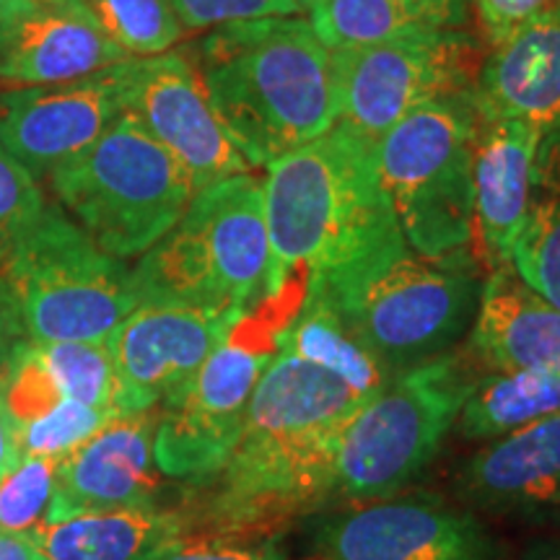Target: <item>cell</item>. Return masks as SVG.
Listing matches in <instances>:
<instances>
[{"mask_svg":"<svg viewBox=\"0 0 560 560\" xmlns=\"http://www.w3.org/2000/svg\"><path fill=\"white\" fill-rule=\"evenodd\" d=\"M472 0H304V13L330 50L405 32L462 30Z\"/></svg>","mask_w":560,"mask_h":560,"instance_id":"23","label":"cell"},{"mask_svg":"<svg viewBox=\"0 0 560 560\" xmlns=\"http://www.w3.org/2000/svg\"><path fill=\"white\" fill-rule=\"evenodd\" d=\"M153 560H285L278 537L210 535L182 537L177 545Z\"/></svg>","mask_w":560,"mask_h":560,"instance_id":"33","label":"cell"},{"mask_svg":"<svg viewBox=\"0 0 560 560\" xmlns=\"http://www.w3.org/2000/svg\"><path fill=\"white\" fill-rule=\"evenodd\" d=\"M39 3H79V0H39Z\"/></svg>","mask_w":560,"mask_h":560,"instance_id":"40","label":"cell"},{"mask_svg":"<svg viewBox=\"0 0 560 560\" xmlns=\"http://www.w3.org/2000/svg\"><path fill=\"white\" fill-rule=\"evenodd\" d=\"M511 268L532 291L560 310V202H535L520 240L511 249Z\"/></svg>","mask_w":560,"mask_h":560,"instance_id":"28","label":"cell"},{"mask_svg":"<svg viewBox=\"0 0 560 560\" xmlns=\"http://www.w3.org/2000/svg\"><path fill=\"white\" fill-rule=\"evenodd\" d=\"M39 0H0V30L9 26L11 21H16L30 13L32 9H37Z\"/></svg>","mask_w":560,"mask_h":560,"instance_id":"38","label":"cell"},{"mask_svg":"<svg viewBox=\"0 0 560 560\" xmlns=\"http://www.w3.org/2000/svg\"><path fill=\"white\" fill-rule=\"evenodd\" d=\"M560 410V374L552 371H488L462 408L459 436L490 441Z\"/></svg>","mask_w":560,"mask_h":560,"instance_id":"25","label":"cell"},{"mask_svg":"<svg viewBox=\"0 0 560 560\" xmlns=\"http://www.w3.org/2000/svg\"><path fill=\"white\" fill-rule=\"evenodd\" d=\"M172 5L185 32L219 30L234 21L304 13V0H172Z\"/></svg>","mask_w":560,"mask_h":560,"instance_id":"32","label":"cell"},{"mask_svg":"<svg viewBox=\"0 0 560 560\" xmlns=\"http://www.w3.org/2000/svg\"><path fill=\"white\" fill-rule=\"evenodd\" d=\"M26 338L24 322H21V314L16 310V301L5 289V283L0 280V369L9 363V359L16 353V348Z\"/></svg>","mask_w":560,"mask_h":560,"instance_id":"35","label":"cell"},{"mask_svg":"<svg viewBox=\"0 0 560 560\" xmlns=\"http://www.w3.org/2000/svg\"><path fill=\"white\" fill-rule=\"evenodd\" d=\"M278 348L289 350L314 366L330 371L361 400L392 380L389 369L359 338H353L325 301L306 293L296 319L278 335Z\"/></svg>","mask_w":560,"mask_h":560,"instance_id":"24","label":"cell"},{"mask_svg":"<svg viewBox=\"0 0 560 560\" xmlns=\"http://www.w3.org/2000/svg\"><path fill=\"white\" fill-rule=\"evenodd\" d=\"M100 26L130 58H156L185 37L172 0H83Z\"/></svg>","mask_w":560,"mask_h":560,"instance_id":"27","label":"cell"},{"mask_svg":"<svg viewBox=\"0 0 560 560\" xmlns=\"http://www.w3.org/2000/svg\"><path fill=\"white\" fill-rule=\"evenodd\" d=\"M516 560H560V542L535 545V548L522 552V556Z\"/></svg>","mask_w":560,"mask_h":560,"instance_id":"39","label":"cell"},{"mask_svg":"<svg viewBox=\"0 0 560 560\" xmlns=\"http://www.w3.org/2000/svg\"><path fill=\"white\" fill-rule=\"evenodd\" d=\"M457 493L490 514L560 506V410L490 439L459 470Z\"/></svg>","mask_w":560,"mask_h":560,"instance_id":"20","label":"cell"},{"mask_svg":"<svg viewBox=\"0 0 560 560\" xmlns=\"http://www.w3.org/2000/svg\"><path fill=\"white\" fill-rule=\"evenodd\" d=\"M130 60L89 79L0 94V145L34 174L81 156L125 112Z\"/></svg>","mask_w":560,"mask_h":560,"instance_id":"14","label":"cell"},{"mask_svg":"<svg viewBox=\"0 0 560 560\" xmlns=\"http://www.w3.org/2000/svg\"><path fill=\"white\" fill-rule=\"evenodd\" d=\"M58 459L21 454L0 480V535H26L45 522L52 499Z\"/></svg>","mask_w":560,"mask_h":560,"instance_id":"29","label":"cell"},{"mask_svg":"<svg viewBox=\"0 0 560 560\" xmlns=\"http://www.w3.org/2000/svg\"><path fill=\"white\" fill-rule=\"evenodd\" d=\"M32 342L34 355L62 397L89 408L120 416L117 410V371L107 340L102 342Z\"/></svg>","mask_w":560,"mask_h":560,"instance_id":"26","label":"cell"},{"mask_svg":"<svg viewBox=\"0 0 560 560\" xmlns=\"http://www.w3.org/2000/svg\"><path fill=\"white\" fill-rule=\"evenodd\" d=\"M472 100L482 122L514 120L542 136L560 128V3L493 45L475 81Z\"/></svg>","mask_w":560,"mask_h":560,"instance_id":"18","label":"cell"},{"mask_svg":"<svg viewBox=\"0 0 560 560\" xmlns=\"http://www.w3.org/2000/svg\"><path fill=\"white\" fill-rule=\"evenodd\" d=\"M265 170L270 291L293 270L319 276L400 229L380 177L376 140L346 122L338 120Z\"/></svg>","mask_w":560,"mask_h":560,"instance_id":"4","label":"cell"},{"mask_svg":"<svg viewBox=\"0 0 560 560\" xmlns=\"http://www.w3.org/2000/svg\"><path fill=\"white\" fill-rule=\"evenodd\" d=\"M363 400L330 371L280 350L257 382L242 436L210 488L202 522L215 535L278 537L335 501L340 431Z\"/></svg>","mask_w":560,"mask_h":560,"instance_id":"1","label":"cell"},{"mask_svg":"<svg viewBox=\"0 0 560 560\" xmlns=\"http://www.w3.org/2000/svg\"><path fill=\"white\" fill-rule=\"evenodd\" d=\"M0 280L34 342H102L138 306L130 270L55 206L0 262Z\"/></svg>","mask_w":560,"mask_h":560,"instance_id":"10","label":"cell"},{"mask_svg":"<svg viewBox=\"0 0 560 560\" xmlns=\"http://www.w3.org/2000/svg\"><path fill=\"white\" fill-rule=\"evenodd\" d=\"M475 55V42L459 30L405 32L338 47V120L376 140L412 109L472 91Z\"/></svg>","mask_w":560,"mask_h":560,"instance_id":"11","label":"cell"},{"mask_svg":"<svg viewBox=\"0 0 560 560\" xmlns=\"http://www.w3.org/2000/svg\"><path fill=\"white\" fill-rule=\"evenodd\" d=\"M480 122L472 91H467L412 109L376 138L380 177L405 242L431 260L472 242Z\"/></svg>","mask_w":560,"mask_h":560,"instance_id":"9","label":"cell"},{"mask_svg":"<svg viewBox=\"0 0 560 560\" xmlns=\"http://www.w3.org/2000/svg\"><path fill=\"white\" fill-rule=\"evenodd\" d=\"M490 45H499L516 26L552 5V0H472Z\"/></svg>","mask_w":560,"mask_h":560,"instance_id":"34","label":"cell"},{"mask_svg":"<svg viewBox=\"0 0 560 560\" xmlns=\"http://www.w3.org/2000/svg\"><path fill=\"white\" fill-rule=\"evenodd\" d=\"M480 291L470 252L431 260L408 247L400 229L310 278V296L325 301L392 376L452 353L472 327Z\"/></svg>","mask_w":560,"mask_h":560,"instance_id":"3","label":"cell"},{"mask_svg":"<svg viewBox=\"0 0 560 560\" xmlns=\"http://www.w3.org/2000/svg\"><path fill=\"white\" fill-rule=\"evenodd\" d=\"M478 376L467 355L444 353L395 374L366 397L340 431L335 499H387L418 478L457 425Z\"/></svg>","mask_w":560,"mask_h":560,"instance_id":"7","label":"cell"},{"mask_svg":"<svg viewBox=\"0 0 560 560\" xmlns=\"http://www.w3.org/2000/svg\"><path fill=\"white\" fill-rule=\"evenodd\" d=\"M306 301L301 283H283L231 327L226 340L174 389L159 412L153 459L164 478L210 482L242 436L252 392L278 353V335Z\"/></svg>","mask_w":560,"mask_h":560,"instance_id":"6","label":"cell"},{"mask_svg":"<svg viewBox=\"0 0 560 560\" xmlns=\"http://www.w3.org/2000/svg\"><path fill=\"white\" fill-rule=\"evenodd\" d=\"M45 206L34 174L0 145V262L32 229Z\"/></svg>","mask_w":560,"mask_h":560,"instance_id":"31","label":"cell"},{"mask_svg":"<svg viewBox=\"0 0 560 560\" xmlns=\"http://www.w3.org/2000/svg\"><path fill=\"white\" fill-rule=\"evenodd\" d=\"M47 179L96 247L117 260L164 240L198 192L185 166L130 112Z\"/></svg>","mask_w":560,"mask_h":560,"instance_id":"8","label":"cell"},{"mask_svg":"<svg viewBox=\"0 0 560 560\" xmlns=\"http://www.w3.org/2000/svg\"><path fill=\"white\" fill-rule=\"evenodd\" d=\"M130 60L86 3H39L0 30V81L52 86Z\"/></svg>","mask_w":560,"mask_h":560,"instance_id":"17","label":"cell"},{"mask_svg":"<svg viewBox=\"0 0 560 560\" xmlns=\"http://www.w3.org/2000/svg\"><path fill=\"white\" fill-rule=\"evenodd\" d=\"M301 560H490V537L470 509L395 493L317 516Z\"/></svg>","mask_w":560,"mask_h":560,"instance_id":"12","label":"cell"},{"mask_svg":"<svg viewBox=\"0 0 560 560\" xmlns=\"http://www.w3.org/2000/svg\"><path fill=\"white\" fill-rule=\"evenodd\" d=\"M465 355L488 371L560 374V310L532 291L511 265L490 270Z\"/></svg>","mask_w":560,"mask_h":560,"instance_id":"21","label":"cell"},{"mask_svg":"<svg viewBox=\"0 0 560 560\" xmlns=\"http://www.w3.org/2000/svg\"><path fill=\"white\" fill-rule=\"evenodd\" d=\"M190 516L132 506L42 522L26 537L50 560H153L190 532Z\"/></svg>","mask_w":560,"mask_h":560,"instance_id":"22","label":"cell"},{"mask_svg":"<svg viewBox=\"0 0 560 560\" xmlns=\"http://www.w3.org/2000/svg\"><path fill=\"white\" fill-rule=\"evenodd\" d=\"M112 418L115 416L109 412L94 410L89 405L70 400V397H60L45 412L16 425L19 452L60 459L89 436H94Z\"/></svg>","mask_w":560,"mask_h":560,"instance_id":"30","label":"cell"},{"mask_svg":"<svg viewBox=\"0 0 560 560\" xmlns=\"http://www.w3.org/2000/svg\"><path fill=\"white\" fill-rule=\"evenodd\" d=\"M472 170V242L488 270L511 260L524 223L535 208L537 151L542 132L514 120L482 122Z\"/></svg>","mask_w":560,"mask_h":560,"instance_id":"19","label":"cell"},{"mask_svg":"<svg viewBox=\"0 0 560 560\" xmlns=\"http://www.w3.org/2000/svg\"><path fill=\"white\" fill-rule=\"evenodd\" d=\"M156 423L153 410L122 412L60 457L45 522L89 511L156 506L161 486L153 459Z\"/></svg>","mask_w":560,"mask_h":560,"instance_id":"16","label":"cell"},{"mask_svg":"<svg viewBox=\"0 0 560 560\" xmlns=\"http://www.w3.org/2000/svg\"><path fill=\"white\" fill-rule=\"evenodd\" d=\"M125 112L185 166L198 190L252 172L210 102L190 52L170 50L156 58H132Z\"/></svg>","mask_w":560,"mask_h":560,"instance_id":"13","label":"cell"},{"mask_svg":"<svg viewBox=\"0 0 560 560\" xmlns=\"http://www.w3.org/2000/svg\"><path fill=\"white\" fill-rule=\"evenodd\" d=\"M0 560H50L26 535H0Z\"/></svg>","mask_w":560,"mask_h":560,"instance_id":"37","label":"cell"},{"mask_svg":"<svg viewBox=\"0 0 560 560\" xmlns=\"http://www.w3.org/2000/svg\"><path fill=\"white\" fill-rule=\"evenodd\" d=\"M234 322L187 306L138 304L107 338L120 416L164 402L226 340Z\"/></svg>","mask_w":560,"mask_h":560,"instance_id":"15","label":"cell"},{"mask_svg":"<svg viewBox=\"0 0 560 560\" xmlns=\"http://www.w3.org/2000/svg\"><path fill=\"white\" fill-rule=\"evenodd\" d=\"M192 58L252 170L301 149L338 122L332 50L306 19L223 24L200 42Z\"/></svg>","mask_w":560,"mask_h":560,"instance_id":"2","label":"cell"},{"mask_svg":"<svg viewBox=\"0 0 560 560\" xmlns=\"http://www.w3.org/2000/svg\"><path fill=\"white\" fill-rule=\"evenodd\" d=\"M262 179L234 174L195 192L164 240L130 270L138 304H174L240 319L270 291Z\"/></svg>","mask_w":560,"mask_h":560,"instance_id":"5","label":"cell"},{"mask_svg":"<svg viewBox=\"0 0 560 560\" xmlns=\"http://www.w3.org/2000/svg\"><path fill=\"white\" fill-rule=\"evenodd\" d=\"M3 371L0 369V480L5 478L16 465L21 452H19V439H16V423H13L9 402H5V384H3Z\"/></svg>","mask_w":560,"mask_h":560,"instance_id":"36","label":"cell"}]
</instances>
